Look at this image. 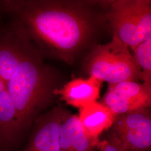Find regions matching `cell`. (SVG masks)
<instances>
[{"mask_svg":"<svg viewBox=\"0 0 151 151\" xmlns=\"http://www.w3.org/2000/svg\"><path fill=\"white\" fill-rule=\"evenodd\" d=\"M6 15L9 20L4 22L0 13V151H12L54 106L60 87L54 70L27 33Z\"/></svg>","mask_w":151,"mask_h":151,"instance_id":"6da1fadb","label":"cell"},{"mask_svg":"<svg viewBox=\"0 0 151 151\" xmlns=\"http://www.w3.org/2000/svg\"><path fill=\"white\" fill-rule=\"evenodd\" d=\"M87 4L70 1L0 0V12L20 25L43 56L72 65L94 29Z\"/></svg>","mask_w":151,"mask_h":151,"instance_id":"7a4b0ae2","label":"cell"},{"mask_svg":"<svg viewBox=\"0 0 151 151\" xmlns=\"http://www.w3.org/2000/svg\"><path fill=\"white\" fill-rule=\"evenodd\" d=\"M86 65L90 76L109 84L141 80L140 71L129 48L114 35L109 43L92 49Z\"/></svg>","mask_w":151,"mask_h":151,"instance_id":"3957f363","label":"cell"},{"mask_svg":"<svg viewBox=\"0 0 151 151\" xmlns=\"http://www.w3.org/2000/svg\"><path fill=\"white\" fill-rule=\"evenodd\" d=\"M105 18L113 35L129 48L151 38V1H111Z\"/></svg>","mask_w":151,"mask_h":151,"instance_id":"277c9868","label":"cell"},{"mask_svg":"<svg viewBox=\"0 0 151 151\" xmlns=\"http://www.w3.org/2000/svg\"><path fill=\"white\" fill-rule=\"evenodd\" d=\"M110 129L126 151H151L150 108L116 116Z\"/></svg>","mask_w":151,"mask_h":151,"instance_id":"5b68a950","label":"cell"},{"mask_svg":"<svg viewBox=\"0 0 151 151\" xmlns=\"http://www.w3.org/2000/svg\"><path fill=\"white\" fill-rule=\"evenodd\" d=\"M100 103L115 115L150 108L151 90L143 83L124 81L109 84Z\"/></svg>","mask_w":151,"mask_h":151,"instance_id":"8992f818","label":"cell"},{"mask_svg":"<svg viewBox=\"0 0 151 151\" xmlns=\"http://www.w3.org/2000/svg\"><path fill=\"white\" fill-rule=\"evenodd\" d=\"M63 107L57 103L40 115L19 151H60L59 125Z\"/></svg>","mask_w":151,"mask_h":151,"instance_id":"52a82bcc","label":"cell"},{"mask_svg":"<svg viewBox=\"0 0 151 151\" xmlns=\"http://www.w3.org/2000/svg\"><path fill=\"white\" fill-rule=\"evenodd\" d=\"M99 140L87 134L78 115L63 107L59 125L60 151H95Z\"/></svg>","mask_w":151,"mask_h":151,"instance_id":"ba28073f","label":"cell"},{"mask_svg":"<svg viewBox=\"0 0 151 151\" xmlns=\"http://www.w3.org/2000/svg\"><path fill=\"white\" fill-rule=\"evenodd\" d=\"M103 82L92 76L68 82L56 92L57 97L67 105L79 109L97 101Z\"/></svg>","mask_w":151,"mask_h":151,"instance_id":"9c48e42d","label":"cell"},{"mask_svg":"<svg viewBox=\"0 0 151 151\" xmlns=\"http://www.w3.org/2000/svg\"><path fill=\"white\" fill-rule=\"evenodd\" d=\"M106 106L95 101L80 109L78 117L87 134L93 138L100 137L110 129L115 118Z\"/></svg>","mask_w":151,"mask_h":151,"instance_id":"30bf717a","label":"cell"},{"mask_svg":"<svg viewBox=\"0 0 151 151\" xmlns=\"http://www.w3.org/2000/svg\"><path fill=\"white\" fill-rule=\"evenodd\" d=\"M130 49L135 65L140 71L142 83L151 90V38Z\"/></svg>","mask_w":151,"mask_h":151,"instance_id":"8fae6325","label":"cell"},{"mask_svg":"<svg viewBox=\"0 0 151 151\" xmlns=\"http://www.w3.org/2000/svg\"><path fill=\"white\" fill-rule=\"evenodd\" d=\"M97 150L100 151H126L118 137L111 129L107 131L104 138L100 139Z\"/></svg>","mask_w":151,"mask_h":151,"instance_id":"7c38bea8","label":"cell"}]
</instances>
